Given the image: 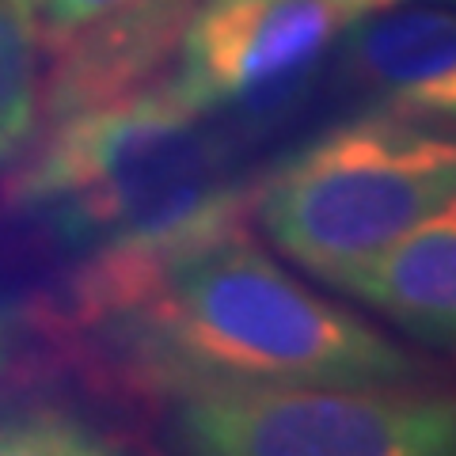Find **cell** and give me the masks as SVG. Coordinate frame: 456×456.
<instances>
[{
	"instance_id": "obj_1",
	"label": "cell",
	"mask_w": 456,
	"mask_h": 456,
	"mask_svg": "<svg viewBox=\"0 0 456 456\" xmlns=\"http://www.w3.org/2000/svg\"><path fill=\"white\" fill-rule=\"evenodd\" d=\"M65 323L130 392L228 384H415L419 362L255 244L248 224L171 255L77 259Z\"/></svg>"
},
{
	"instance_id": "obj_2",
	"label": "cell",
	"mask_w": 456,
	"mask_h": 456,
	"mask_svg": "<svg viewBox=\"0 0 456 456\" xmlns=\"http://www.w3.org/2000/svg\"><path fill=\"white\" fill-rule=\"evenodd\" d=\"M8 179V202L73 251L171 255L248 224L251 191L232 175L209 118L149 84L46 122Z\"/></svg>"
},
{
	"instance_id": "obj_3",
	"label": "cell",
	"mask_w": 456,
	"mask_h": 456,
	"mask_svg": "<svg viewBox=\"0 0 456 456\" xmlns=\"http://www.w3.org/2000/svg\"><path fill=\"white\" fill-rule=\"evenodd\" d=\"M456 194V134L395 110L338 122L251 191L281 255L335 285Z\"/></svg>"
},
{
	"instance_id": "obj_4",
	"label": "cell",
	"mask_w": 456,
	"mask_h": 456,
	"mask_svg": "<svg viewBox=\"0 0 456 456\" xmlns=\"http://www.w3.org/2000/svg\"><path fill=\"white\" fill-rule=\"evenodd\" d=\"M175 456H456V392L228 384L171 395Z\"/></svg>"
},
{
	"instance_id": "obj_5",
	"label": "cell",
	"mask_w": 456,
	"mask_h": 456,
	"mask_svg": "<svg viewBox=\"0 0 456 456\" xmlns=\"http://www.w3.org/2000/svg\"><path fill=\"white\" fill-rule=\"evenodd\" d=\"M358 16L362 0H198L167 84L206 118L278 110Z\"/></svg>"
},
{
	"instance_id": "obj_6",
	"label": "cell",
	"mask_w": 456,
	"mask_h": 456,
	"mask_svg": "<svg viewBox=\"0 0 456 456\" xmlns=\"http://www.w3.org/2000/svg\"><path fill=\"white\" fill-rule=\"evenodd\" d=\"M354 77L407 118L456 126V12L395 4L346 31Z\"/></svg>"
},
{
	"instance_id": "obj_7",
	"label": "cell",
	"mask_w": 456,
	"mask_h": 456,
	"mask_svg": "<svg viewBox=\"0 0 456 456\" xmlns=\"http://www.w3.org/2000/svg\"><path fill=\"white\" fill-rule=\"evenodd\" d=\"M335 289L407 335L456 350V194L377 259L342 274Z\"/></svg>"
},
{
	"instance_id": "obj_8",
	"label": "cell",
	"mask_w": 456,
	"mask_h": 456,
	"mask_svg": "<svg viewBox=\"0 0 456 456\" xmlns=\"http://www.w3.org/2000/svg\"><path fill=\"white\" fill-rule=\"evenodd\" d=\"M42 31L31 0H0V167L42 134Z\"/></svg>"
},
{
	"instance_id": "obj_9",
	"label": "cell",
	"mask_w": 456,
	"mask_h": 456,
	"mask_svg": "<svg viewBox=\"0 0 456 456\" xmlns=\"http://www.w3.org/2000/svg\"><path fill=\"white\" fill-rule=\"evenodd\" d=\"M0 456H130L95 422L57 403L0 407Z\"/></svg>"
},
{
	"instance_id": "obj_10",
	"label": "cell",
	"mask_w": 456,
	"mask_h": 456,
	"mask_svg": "<svg viewBox=\"0 0 456 456\" xmlns=\"http://www.w3.org/2000/svg\"><path fill=\"white\" fill-rule=\"evenodd\" d=\"M145 0H31L38 31H42V50L65 42L69 35L84 31L107 16H118L126 8H137Z\"/></svg>"
},
{
	"instance_id": "obj_11",
	"label": "cell",
	"mask_w": 456,
	"mask_h": 456,
	"mask_svg": "<svg viewBox=\"0 0 456 456\" xmlns=\"http://www.w3.org/2000/svg\"><path fill=\"white\" fill-rule=\"evenodd\" d=\"M20 346H23V316H20L16 305L0 301V380H4L8 369L16 365Z\"/></svg>"
},
{
	"instance_id": "obj_12",
	"label": "cell",
	"mask_w": 456,
	"mask_h": 456,
	"mask_svg": "<svg viewBox=\"0 0 456 456\" xmlns=\"http://www.w3.org/2000/svg\"><path fill=\"white\" fill-rule=\"evenodd\" d=\"M395 4H411V0H362L365 12H380V8H395Z\"/></svg>"
}]
</instances>
